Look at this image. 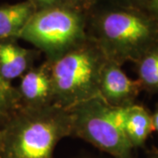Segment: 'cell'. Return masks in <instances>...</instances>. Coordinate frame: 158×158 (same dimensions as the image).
Wrapping results in <instances>:
<instances>
[{
	"mask_svg": "<svg viewBox=\"0 0 158 158\" xmlns=\"http://www.w3.org/2000/svg\"><path fill=\"white\" fill-rule=\"evenodd\" d=\"M20 106L43 107L53 105V90L50 66L45 60L39 66H34L20 77L17 87Z\"/></svg>",
	"mask_w": 158,
	"mask_h": 158,
	"instance_id": "cell-7",
	"label": "cell"
},
{
	"mask_svg": "<svg viewBox=\"0 0 158 158\" xmlns=\"http://www.w3.org/2000/svg\"><path fill=\"white\" fill-rule=\"evenodd\" d=\"M87 33L108 61L137 62L158 45V20L147 11L113 6L88 14Z\"/></svg>",
	"mask_w": 158,
	"mask_h": 158,
	"instance_id": "cell-1",
	"label": "cell"
},
{
	"mask_svg": "<svg viewBox=\"0 0 158 158\" xmlns=\"http://www.w3.org/2000/svg\"><path fill=\"white\" fill-rule=\"evenodd\" d=\"M141 86L138 80L127 76L121 66L106 61L102 69L98 93L102 100L110 106L123 107L135 104Z\"/></svg>",
	"mask_w": 158,
	"mask_h": 158,
	"instance_id": "cell-6",
	"label": "cell"
},
{
	"mask_svg": "<svg viewBox=\"0 0 158 158\" xmlns=\"http://www.w3.org/2000/svg\"><path fill=\"white\" fill-rule=\"evenodd\" d=\"M40 53L37 49L24 48L17 40H0V76L7 82L20 78L34 66Z\"/></svg>",
	"mask_w": 158,
	"mask_h": 158,
	"instance_id": "cell-8",
	"label": "cell"
},
{
	"mask_svg": "<svg viewBox=\"0 0 158 158\" xmlns=\"http://www.w3.org/2000/svg\"><path fill=\"white\" fill-rule=\"evenodd\" d=\"M88 14L64 5L39 10L18 39L27 41L53 62L88 38Z\"/></svg>",
	"mask_w": 158,
	"mask_h": 158,
	"instance_id": "cell-4",
	"label": "cell"
},
{
	"mask_svg": "<svg viewBox=\"0 0 158 158\" xmlns=\"http://www.w3.org/2000/svg\"><path fill=\"white\" fill-rule=\"evenodd\" d=\"M107 59L96 42L88 38L49 62L53 105L69 110L99 97L98 84Z\"/></svg>",
	"mask_w": 158,
	"mask_h": 158,
	"instance_id": "cell-3",
	"label": "cell"
},
{
	"mask_svg": "<svg viewBox=\"0 0 158 158\" xmlns=\"http://www.w3.org/2000/svg\"><path fill=\"white\" fill-rule=\"evenodd\" d=\"M98 0H62V4L73 9L89 14Z\"/></svg>",
	"mask_w": 158,
	"mask_h": 158,
	"instance_id": "cell-13",
	"label": "cell"
},
{
	"mask_svg": "<svg viewBox=\"0 0 158 158\" xmlns=\"http://www.w3.org/2000/svg\"><path fill=\"white\" fill-rule=\"evenodd\" d=\"M20 107L17 87L0 76V127Z\"/></svg>",
	"mask_w": 158,
	"mask_h": 158,
	"instance_id": "cell-12",
	"label": "cell"
},
{
	"mask_svg": "<svg viewBox=\"0 0 158 158\" xmlns=\"http://www.w3.org/2000/svg\"><path fill=\"white\" fill-rule=\"evenodd\" d=\"M153 130L152 116L146 108L135 103L127 106L125 133L134 149L144 147Z\"/></svg>",
	"mask_w": 158,
	"mask_h": 158,
	"instance_id": "cell-10",
	"label": "cell"
},
{
	"mask_svg": "<svg viewBox=\"0 0 158 158\" xmlns=\"http://www.w3.org/2000/svg\"><path fill=\"white\" fill-rule=\"evenodd\" d=\"M151 116H152L153 129L158 133V105L156 108V111L154 112L153 114H151Z\"/></svg>",
	"mask_w": 158,
	"mask_h": 158,
	"instance_id": "cell-17",
	"label": "cell"
},
{
	"mask_svg": "<svg viewBox=\"0 0 158 158\" xmlns=\"http://www.w3.org/2000/svg\"><path fill=\"white\" fill-rule=\"evenodd\" d=\"M149 0H113V6L145 10Z\"/></svg>",
	"mask_w": 158,
	"mask_h": 158,
	"instance_id": "cell-14",
	"label": "cell"
},
{
	"mask_svg": "<svg viewBox=\"0 0 158 158\" xmlns=\"http://www.w3.org/2000/svg\"><path fill=\"white\" fill-rule=\"evenodd\" d=\"M148 158H158V148H154L150 151H148Z\"/></svg>",
	"mask_w": 158,
	"mask_h": 158,
	"instance_id": "cell-18",
	"label": "cell"
},
{
	"mask_svg": "<svg viewBox=\"0 0 158 158\" xmlns=\"http://www.w3.org/2000/svg\"><path fill=\"white\" fill-rule=\"evenodd\" d=\"M35 7L36 11L62 5V0H29Z\"/></svg>",
	"mask_w": 158,
	"mask_h": 158,
	"instance_id": "cell-15",
	"label": "cell"
},
{
	"mask_svg": "<svg viewBox=\"0 0 158 158\" xmlns=\"http://www.w3.org/2000/svg\"><path fill=\"white\" fill-rule=\"evenodd\" d=\"M69 136V110L20 106L0 127V158H54L58 143Z\"/></svg>",
	"mask_w": 158,
	"mask_h": 158,
	"instance_id": "cell-2",
	"label": "cell"
},
{
	"mask_svg": "<svg viewBox=\"0 0 158 158\" xmlns=\"http://www.w3.org/2000/svg\"><path fill=\"white\" fill-rule=\"evenodd\" d=\"M145 11L158 20V0H149Z\"/></svg>",
	"mask_w": 158,
	"mask_h": 158,
	"instance_id": "cell-16",
	"label": "cell"
},
{
	"mask_svg": "<svg viewBox=\"0 0 158 158\" xmlns=\"http://www.w3.org/2000/svg\"><path fill=\"white\" fill-rule=\"evenodd\" d=\"M141 89L158 92V45L135 62Z\"/></svg>",
	"mask_w": 158,
	"mask_h": 158,
	"instance_id": "cell-11",
	"label": "cell"
},
{
	"mask_svg": "<svg viewBox=\"0 0 158 158\" xmlns=\"http://www.w3.org/2000/svg\"><path fill=\"white\" fill-rule=\"evenodd\" d=\"M35 11V7L29 0L0 6V40H18Z\"/></svg>",
	"mask_w": 158,
	"mask_h": 158,
	"instance_id": "cell-9",
	"label": "cell"
},
{
	"mask_svg": "<svg viewBox=\"0 0 158 158\" xmlns=\"http://www.w3.org/2000/svg\"><path fill=\"white\" fill-rule=\"evenodd\" d=\"M84 158H93V157H88V156H86V157H84Z\"/></svg>",
	"mask_w": 158,
	"mask_h": 158,
	"instance_id": "cell-19",
	"label": "cell"
},
{
	"mask_svg": "<svg viewBox=\"0 0 158 158\" xmlns=\"http://www.w3.org/2000/svg\"><path fill=\"white\" fill-rule=\"evenodd\" d=\"M71 136L91 144L113 158H134V148L110 115V106L96 97L69 110Z\"/></svg>",
	"mask_w": 158,
	"mask_h": 158,
	"instance_id": "cell-5",
	"label": "cell"
}]
</instances>
